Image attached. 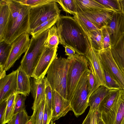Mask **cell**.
I'll return each instance as SVG.
<instances>
[{
  "label": "cell",
  "mask_w": 124,
  "mask_h": 124,
  "mask_svg": "<svg viewBox=\"0 0 124 124\" xmlns=\"http://www.w3.org/2000/svg\"><path fill=\"white\" fill-rule=\"evenodd\" d=\"M59 43L85 56L91 47L87 36L73 17L60 16L56 23Z\"/></svg>",
  "instance_id": "6da1fadb"
},
{
  "label": "cell",
  "mask_w": 124,
  "mask_h": 124,
  "mask_svg": "<svg viewBox=\"0 0 124 124\" xmlns=\"http://www.w3.org/2000/svg\"><path fill=\"white\" fill-rule=\"evenodd\" d=\"M69 62L68 59L56 56L46 73V79L53 90L67 100V77Z\"/></svg>",
  "instance_id": "7a4b0ae2"
},
{
  "label": "cell",
  "mask_w": 124,
  "mask_h": 124,
  "mask_svg": "<svg viewBox=\"0 0 124 124\" xmlns=\"http://www.w3.org/2000/svg\"><path fill=\"white\" fill-rule=\"evenodd\" d=\"M49 29L38 36L31 37L29 47L21 62V67L31 77L45 46Z\"/></svg>",
  "instance_id": "3957f363"
},
{
  "label": "cell",
  "mask_w": 124,
  "mask_h": 124,
  "mask_svg": "<svg viewBox=\"0 0 124 124\" xmlns=\"http://www.w3.org/2000/svg\"><path fill=\"white\" fill-rule=\"evenodd\" d=\"M67 59L69 62L67 77V100L70 102L81 76L89 69V64L85 56L77 53L68 56Z\"/></svg>",
  "instance_id": "277c9868"
},
{
  "label": "cell",
  "mask_w": 124,
  "mask_h": 124,
  "mask_svg": "<svg viewBox=\"0 0 124 124\" xmlns=\"http://www.w3.org/2000/svg\"><path fill=\"white\" fill-rule=\"evenodd\" d=\"M89 71V69L85 70L81 76L70 101L71 110L77 117L84 113L88 106Z\"/></svg>",
  "instance_id": "5b68a950"
},
{
  "label": "cell",
  "mask_w": 124,
  "mask_h": 124,
  "mask_svg": "<svg viewBox=\"0 0 124 124\" xmlns=\"http://www.w3.org/2000/svg\"><path fill=\"white\" fill-rule=\"evenodd\" d=\"M61 11L58 4L55 2L31 7L29 14V33L31 31L48 20L59 17Z\"/></svg>",
  "instance_id": "8992f818"
},
{
  "label": "cell",
  "mask_w": 124,
  "mask_h": 124,
  "mask_svg": "<svg viewBox=\"0 0 124 124\" xmlns=\"http://www.w3.org/2000/svg\"><path fill=\"white\" fill-rule=\"evenodd\" d=\"M31 7L23 5L15 21L4 33L3 41L11 44L16 38L29 31V14Z\"/></svg>",
  "instance_id": "52a82bcc"
},
{
  "label": "cell",
  "mask_w": 124,
  "mask_h": 124,
  "mask_svg": "<svg viewBox=\"0 0 124 124\" xmlns=\"http://www.w3.org/2000/svg\"><path fill=\"white\" fill-rule=\"evenodd\" d=\"M103 68L124 89V74L118 66L112 55L111 48L99 51Z\"/></svg>",
  "instance_id": "ba28073f"
},
{
  "label": "cell",
  "mask_w": 124,
  "mask_h": 124,
  "mask_svg": "<svg viewBox=\"0 0 124 124\" xmlns=\"http://www.w3.org/2000/svg\"><path fill=\"white\" fill-rule=\"evenodd\" d=\"M29 34L25 33L16 38L11 44L10 51L7 61L3 67L6 71L14 65L22 54L25 53L30 43Z\"/></svg>",
  "instance_id": "9c48e42d"
},
{
  "label": "cell",
  "mask_w": 124,
  "mask_h": 124,
  "mask_svg": "<svg viewBox=\"0 0 124 124\" xmlns=\"http://www.w3.org/2000/svg\"><path fill=\"white\" fill-rule=\"evenodd\" d=\"M101 114L105 124H124V89H120L116 101L109 111Z\"/></svg>",
  "instance_id": "30bf717a"
},
{
  "label": "cell",
  "mask_w": 124,
  "mask_h": 124,
  "mask_svg": "<svg viewBox=\"0 0 124 124\" xmlns=\"http://www.w3.org/2000/svg\"><path fill=\"white\" fill-rule=\"evenodd\" d=\"M57 48L45 47L31 77L36 79L44 78L50 66L57 55Z\"/></svg>",
  "instance_id": "8fae6325"
},
{
  "label": "cell",
  "mask_w": 124,
  "mask_h": 124,
  "mask_svg": "<svg viewBox=\"0 0 124 124\" xmlns=\"http://www.w3.org/2000/svg\"><path fill=\"white\" fill-rule=\"evenodd\" d=\"M106 27L110 37L111 48L124 34V14L121 12L115 11L112 20Z\"/></svg>",
  "instance_id": "7c38bea8"
},
{
  "label": "cell",
  "mask_w": 124,
  "mask_h": 124,
  "mask_svg": "<svg viewBox=\"0 0 124 124\" xmlns=\"http://www.w3.org/2000/svg\"><path fill=\"white\" fill-rule=\"evenodd\" d=\"M89 66L99 86H105V83L103 69L100 58L99 51L91 47L85 56Z\"/></svg>",
  "instance_id": "4fadbf2b"
},
{
  "label": "cell",
  "mask_w": 124,
  "mask_h": 124,
  "mask_svg": "<svg viewBox=\"0 0 124 124\" xmlns=\"http://www.w3.org/2000/svg\"><path fill=\"white\" fill-rule=\"evenodd\" d=\"M17 76V70L0 79V103L7 100L15 92Z\"/></svg>",
  "instance_id": "5bb4252c"
},
{
  "label": "cell",
  "mask_w": 124,
  "mask_h": 124,
  "mask_svg": "<svg viewBox=\"0 0 124 124\" xmlns=\"http://www.w3.org/2000/svg\"><path fill=\"white\" fill-rule=\"evenodd\" d=\"M115 12L97 10L79 14L87 18L98 29H101L103 27L107 26L112 20Z\"/></svg>",
  "instance_id": "9a60e30c"
},
{
  "label": "cell",
  "mask_w": 124,
  "mask_h": 124,
  "mask_svg": "<svg viewBox=\"0 0 124 124\" xmlns=\"http://www.w3.org/2000/svg\"><path fill=\"white\" fill-rule=\"evenodd\" d=\"M53 112L51 124L65 116L71 110L70 102L65 99L58 92L53 90Z\"/></svg>",
  "instance_id": "2e32d148"
},
{
  "label": "cell",
  "mask_w": 124,
  "mask_h": 124,
  "mask_svg": "<svg viewBox=\"0 0 124 124\" xmlns=\"http://www.w3.org/2000/svg\"><path fill=\"white\" fill-rule=\"evenodd\" d=\"M46 77L36 79L30 78L31 90L34 101L32 109L33 110L38 106L45 97Z\"/></svg>",
  "instance_id": "e0dca14e"
},
{
  "label": "cell",
  "mask_w": 124,
  "mask_h": 124,
  "mask_svg": "<svg viewBox=\"0 0 124 124\" xmlns=\"http://www.w3.org/2000/svg\"><path fill=\"white\" fill-rule=\"evenodd\" d=\"M17 76L16 88L17 94L28 96L31 92V83L30 77L23 69L20 65L17 69Z\"/></svg>",
  "instance_id": "ac0fdd59"
},
{
  "label": "cell",
  "mask_w": 124,
  "mask_h": 124,
  "mask_svg": "<svg viewBox=\"0 0 124 124\" xmlns=\"http://www.w3.org/2000/svg\"><path fill=\"white\" fill-rule=\"evenodd\" d=\"M77 13L97 10L115 11L98 2L96 0H74Z\"/></svg>",
  "instance_id": "d6986e66"
},
{
  "label": "cell",
  "mask_w": 124,
  "mask_h": 124,
  "mask_svg": "<svg viewBox=\"0 0 124 124\" xmlns=\"http://www.w3.org/2000/svg\"><path fill=\"white\" fill-rule=\"evenodd\" d=\"M110 89L105 86H100L93 92L89 97L88 106L90 110L94 111L97 110L100 104L104 99L108 95Z\"/></svg>",
  "instance_id": "ffe728a7"
},
{
  "label": "cell",
  "mask_w": 124,
  "mask_h": 124,
  "mask_svg": "<svg viewBox=\"0 0 124 124\" xmlns=\"http://www.w3.org/2000/svg\"><path fill=\"white\" fill-rule=\"evenodd\" d=\"M113 58L124 74V34L122 35L115 45L111 48Z\"/></svg>",
  "instance_id": "44dd1931"
},
{
  "label": "cell",
  "mask_w": 124,
  "mask_h": 124,
  "mask_svg": "<svg viewBox=\"0 0 124 124\" xmlns=\"http://www.w3.org/2000/svg\"><path fill=\"white\" fill-rule=\"evenodd\" d=\"M11 12L5 0H0V42L3 41L4 35L8 23Z\"/></svg>",
  "instance_id": "7402d4cb"
},
{
  "label": "cell",
  "mask_w": 124,
  "mask_h": 124,
  "mask_svg": "<svg viewBox=\"0 0 124 124\" xmlns=\"http://www.w3.org/2000/svg\"><path fill=\"white\" fill-rule=\"evenodd\" d=\"M120 90L110 89L109 94L101 103L97 110L101 113H107L116 101Z\"/></svg>",
  "instance_id": "603a6c76"
},
{
  "label": "cell",
  "mask_w": 124,
  "mask_h": 124,
  "mask_svg": "<svg viewBox=\"0 0 124 124\" xmlns=\"http://www.w3.org/2000/svg\"><path fill=\"white\" fill-rule=\"evenodd\" d=\"M5 0L8 6L11 14L5 32L10 27L13 23L15 21L18 16L23 6V5L19 2L17 0Z\"/></svg>",
  "instance_id": "cb8c5ba5"
},
{
  "label": "cell",
  "mask_w": 124,
  "mask_h": 124,
  "mask_svg": "<svg viewBox=\"0 0 124 124\" xmlns=\"http://www.w3.org/2000/svg\"><path fill=\"white\" fill-rule=\"evenodd\" d=\"M73 17L85 32L88 39L91 31L99 29L87 18L79 13L74 15Z\"/></svg>",
  "instance_id": "d4e9b609"
},
{
  "label": "cell",
  "mask_w": 124,
  "mask_h": 124,
  "mask_svg": "<svg viewBox=\"0 0 124 124\" xmlns=\"http://www.w3.org/2000/svg\"><path fill=\"white\" fill-rule=\"evenodd\" d=\"M88 39L91 48L98 51L103 49L101 29L94 30L91 31Z\"/></svg>",
  "instance_id": "484cf974"
},
{
  "label": "cell",
  "mask_w": 124,
  "mask_h": 124,
  "mask_svg": "<svg viewBox=\"0 0 124 124\" xmlns=\"http://www.w3.org/2000/svg\"><path fill=\"white\" fill-rule=\"evenodd\" d=\"M59 17L49 19L39 26L31 31L29 32L32 37L35 38L43 32L50 29L56 23Z\"/></svg>",
  "instance_id": "4316f807"
},
{
  "label": "cell",
  "mask_w": 124,
  "mask_h": 124,
  "mask_svg": "<svg viewBox=\"0 0 124 124\" xmlns=\"http://www.w3.org/2000/svg\"><path fill=\"white\" fill-rule=\"evenodd\" d=\"M59 43L56 26L55 24L49 29L45 46L50 48L58 47Z\"/></svg>",
  "instance_id": "83f0119b"
},
{
  "label": "cell",
  "mask_w": 124,
  "mask_h": 124,
  "mask_svg": "<svg viewBox=\"0 0 124 124\" xmlns=\"http://www.w3.org/2000/svg\"><path fill=\"white\" fill-rule=\"evenodd\" d=\"M45 100V97L40 104L33 110V114L31 117L32 124H42Z\"/></svg>",
  "instance_id": "f1b7e54d"
},
{
  "label": "cell",
  "mask_w": 124,
  "mask_h": 124,
  "mask_svg": "<svg viewBox=\"0 0 124 124\" xmlns=\"http://www.w3.org/2000/svg\"><path fill=\"white\" fill-rule=\"evenodd\" d=\"M16 94L15 92L14 93L7 99L4 124L7 123L14 116L15 101Z\"/></svg>",
  "instance_id": "f546056e"
},
{
  "label": "cell",
  "mask_w": 124,
  "mask_h": 124,
  "mask_svg": "<svg viewBox=\"0 0 124 124\" xmlns=\"http://www.w3.org/2000/svg\"><path fill=\"white\" fill-rule=\"evenodd\" d=\"M26 110L22 111L14 115L7 123L8 124H27L31 119Z\"/></svg>",
  "instance_id": "4dcf8cb0"
},
{
  "label": "cell",
  "mask_w": 124,
  "mask_h": 124,
  "mask_svg": "<svg viewBox=\"0 0 124 124\" xmlns=\"http://www.w3.org/2000/svg\"><path fill=\"white\" fill-rule=\"evenodd\" d=\"M11 47V44L4 41L0 42V66L2 67L7 61Z\"/></svg>",
  "instance_id": "1f68e13d"
},
{
  "label": "cell",
  "mask_w": 124,
  "mask_h": 124,
  "mask_svg": "<svg viewBox=\"0 0 124 124\" xmlns=\"http://www.w3.org/2000/svg\"><path fill=\"white\" fill-rule=\"evenodd\" d=\"M63 10L73 15L77 13L74 0H56Z\"/></svg>",
  "instance_id": "d6a6232c"
},
{
  "label": "cell",
  "mask_w": 124,
  "mask_h": 124,
  "mask_svg": "<svg viewBox=\"0 0 124 124\" xmlns=\"http://www.w3.org/2000/svg\"><path fill=\"white\" fill-rule=\"evenodd\" d=\"M26 96L20 94H16L15 103L14 116L20 111L25 109V102Z\"/></svg>",
  "instance_id": "836d02e7"
},
{
  "label": "cell",
  "mask_w": 124,
  "mask_h": 124,
  "mask_svg": "<svg viewBox=\"0 0 124 124\" xmlns=\"http://www.w3.org/2000/svg\"><path fill=\"white\" fill-rule=\"evenodd\" d=\"M22 5L31 7H36L50 3L56 0H17Z\"/></svg>",
  "instance_id": "e575fe53"
},
{
  "label": "cell",
  "mask_w": 124,
  "mask_h": 124,
  "mask_svg": "<svg viewBox=\"0 0 124 124\" xmlns=\"http://www.w3.org/2000/svg\"><path fill=\"white\" fill-rule=\"evenodd\" d=\"M103 70L105 86L109 89H115L120 90L121 89L119 85L112 78L108 73L104 69Z\"/></svg>",
  "instance_id": "d590c367"
},
{
  "label": "cell",
  "mask_w": 124,
  "mask_h": 124,
  "mask_svg": "<svg viewBox=\"0 0 124 124\" xmlns=\"http://www.w3.org/2000/svg\"><path fill=\"white\" fill-rule=\"evenodd\" d=\"M90 70L88 80L89 96L100 86L98 85L91 67L89 65Z\"/></svg>",
  "instance_id": "8d00e7d4"
},
{
  "label": "cell",
  "mask_w": 124,
  "mask_h": 124,
  "mask_svg": "<svg viewBox=\"0 0 124 124\" xmlns=\"http://www.w3.org/2000/svg\"><path fill=\"white\" fill-rule=\"evenodd\" d=\"M102 5L115 11L121 12L119 0H96Z\"/></svg>",
  "instance_id": "74e56055"
},
{
  "label": "cell",
  "mask_w": 124,
  "mask_h": 124,
  "mask_svg": "<svg viewBox=\"0 0 124 124\" xmlns=\"http://www.w3.org/2000/svg\"><path fill=\"white\" fill-rule=\"evenodd\" d=\"M45 95V101L47 103L49 107L53 111L52 90L46 78Z\"/></svg>",
  "instance_id": "f35d334b"
},
{
  "label": "cell",
  "mask_w": 124,
  "mask_h": 124,
  "mask_svg": "<svg viewBox=\"0 0 124 124\" xmlns=\"http://www.w3.org/2000/svg\"><path fill=\"white\" fill-rule=\"evenodd\" d=\"M101 29L102 32L103 49L108 48H111L110 37L106 26L103 27Z\"/></svg>",
  "instance_id": "ab89813d"
},
{
  "label": "cell",
  "mask_w": 124,
  "mask_h": 124,
  "mask_svg": "<svg viewBox=\"0 0 124 124\" xmlns=\"http://www.w3.org/2000/svg\"><path fill=\"white\" fill-rule=\"evenodd\" d=\"M53 111L48 107L45 101L42 124H49L51 121Z\"/></svg>",
  "instance_id": "60d3db41"
},
{
  "label": "cell",
  "mask_w": 124,
  "mask_h": 124,
  "mask_svg": "<svg viewBox=\"0 0 124 124\" xmlns=\"http://www.w3.org/2000/svg\"><path fill=\"white\" fill-rule=\"evenodd\" d=\"M7 100L0 103V124H4Z\"/></svg>",
  "instance_id": "b9f144b4"
},
{
  "label": "cell",
  "mask_w": 124,
  "mask_h": 124,
  "mask_svg": "<svg viewBox=\"0 0 124 124\" xmlns=\"http://www.w3.org/2000/svg\"><path fill=\"white\" fill-rule=\"evenodd\" d=\"M95 111L89 110V112L82 124H93V118Z\"/></svg>",
  "instance_id": "7bdbcfd3"
},
{
  "label": "cell",
  "mask_w": 124,
  "mask_h": 124,
  "mask_svg": "<svg viewBox=\"0 0 124 124\" xmlns=\"http://www.w3.org/2000/svg\"><path fill=\"white\" fill-rule=\"evenodd\" d=\"M64 47L65 48L66 55L71 56L76 54L75 51L71 47L68 46H65Z\"/></svg>",
  "instance_id": "ee69618b"
},
{
  "label": "cell",
  "mask_w": 124,
  "mask_h": 124,
  "mask_svg": "<svg viewBox=\"0 0 124 124\" xmlns=\"http://www.w3.org/2000/svg\"><path fill=\"white\" fill-rule=\"evenodd\" d=\"M96 111L97 124H105L102 119L101 113L99 112L98 110Z\"/></svg>",
  "instance_id": "f6af8a7d"
},
{
  "label": "cell",
  "mask_w": 124,
  "mask_h": 124,
  "mask_svg": "<svg viewBox=\"0 0 124 124\" xmlns=\"http://www.w3.org/2000/svg\"><path fill=\"white\" fill-rule=\"evenodd\" d=\"M0 79L1 78L6 75V71L3 68L2 66H0Z\"/></svg>",
  "instance_id": "bcb514c9"
},
{
  "label": "cell",
  "mask_w": 124,
  "mask_h": 124,
  "mask_svg": "<svg viewBox=\"0 0 124 124\" xmlns=\"http://www.w3.org/2000/svg\"><path fill=\"white\" fill-rule=\"evenodd\" d=\"M120 4L121 12L124 14V0H119Z\"/></svg>",
  "instance_id": "7dc6e473"
},
{
  "label": "cell",
  "mask_w": 124,
  "mask_h": 124,
  "mask_svg": "<svg viewBox=\"0 0 124 124\" xmlns=\"http://www.w3.org/2000/svg\"><path fill=\"white\" fill-rule=\"evenodd\" d=\"M96 111H95L93 118V124H97L96 119Z\"/></svg>",
  "instance_id": "c3c4849f"
},
{
  "label": "cell",
  "mask_w": 124,
  "mask_h": 124,
  "mask_svg": "<svg viewBox=\"0 0 124 124\" xmlns=\"http://www.w3.org/2000/svg\"><path fill=\"white\" fill-rule=\"evenodd\" d=\"M27 124H32V120L30 119L29 121Z\"/></svg>",
  "instance_id": "681fc988"
},
{
  "label": "cell",
  "mask_w": 124,
  "mask_h": 124,
  "mask_svg": "<svg viewBox=\"0 0 124 124\" xmlns=\"http://www.w3.org/2000/svg\"><path fill=\"white\" fill-rule=\"evenodd\" d=\"M53 124H55V123H54Z\"/></svg>",
  "instance_id": "f907efd6"
}]
</instances>
